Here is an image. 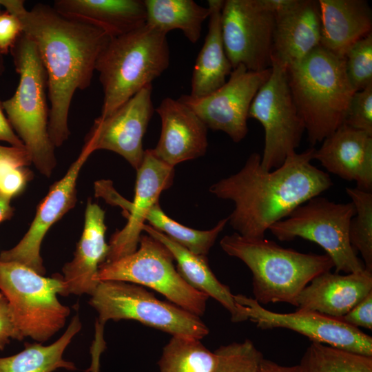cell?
<instances>
[{
  "label": "cell",
  "mask_w": 372,
  "mask_h": 372,
  "mask_svg": "<svg viewBox=\"0 0 372 372\" xmlns=\"http://www.w3.org/2000/svg\"><path fill=\"white\" fill-rule=\"evenodd\" d=\"M274 17L271 63L287 68L320 45L318 1L297 0L292 8Z\"/></svg>",
  "instance_id": "ffe728a7"
},
{
  "label": "cell",
  "mask_w": 372,
  "mask_h": 372,
  "mask_svg": "<svg viewBox=\"0 0 372 372\" xmlns=\"http://www.w3.org/2000/svg\"><path fill=\"white\" fill-rule=\"evenodd\" d=\"M31 175V172L25 167L10 163L1 165L0 192L11 198L23 189Z\"/></svg>",
  "instance_id": "d590c367"
},
{
  "label": "cell",
  "mask_w": 372,
  "mask_h": 372,
  "mask_svg": "<svg viewBox=\"0 0 372 372\" xmlns=\"http://www.w3.org/2000/svg\"><path fill=\"white\" fill-rule=\"evenodd\" d=\"M320 46L340 56L371 33L372 12L365 0H318Z\"/></svg>",
  "instance_id": "cb8c5ba5"
},
{
  "label": "cell",
  "mask_w": 372,
  "mask_h": 372,
  "mask_svg": "<svg viewBox=\"0 0 372 372\" xmlns=\"http://www.w3.org/2000/svg\"><path fill=\"white\" fill-rule=\"evenodd\" d=\"M105 211L89 200L85 211L82 235L73 259L63 267L65 288L63 296H90L99 282L95 278L99 266L105 262L109 245L105 242Z\"/></svg>",
  "instance_id": "7402d4cb"
},
{
  "label": "cell",
  "mask_w": 372,
  "mask_h": 372,
  "mask_svg": "<svg viewBox=\"0 0 372 372\" xmlns=\"http://www.w3.org/2000/svg\"><path fill=\"white\" fill-rule=\"evenodd\" d=\"M322 142L313 159L329 172L355 182L357 188L372 191V134L343 124Z\"/></svg>",
  "instance_id": "d6986e66"
},
{
  "label": "cell",
  "mask_w": 372,
  "mask_h": 372,
  "mask_svg": "<svg viewBox=\"0 0 372 372\" xmlns=\"http://www.w3.org/2000/svg\"><path fill=\"white\" fill-rule=\"evenodd\" d=\"M22 33L21 23L15 15L7 11L0 13V54L10 52Z\"/></svg>",
  "instance_id": "74e56055"
},
{
  "label": "cell",
  "mask_w": 372,
  "mask_h": 372,
  "mask_svg": "<svg viewBox=\"0 0 372 372\" xmlns=\"http://www.w3.org/2000/svg\"><path fill=\"white\" fill-rule=\"evenodd\" d=\"M146 222L191 252L207 256L227 224L228 218L220 220L211 229L198 230L184 226L167 216L158 202L148 211Z\"/></svg>",
  "instance_id": "f546056e"
},
{
  "label": "cell",
  "mask_w": 372,
  "mask_h": 372,
  "mask_svg": "<svg viewBox=\"0 0 372 372\" xmlns=\"http://www.w3.org/2000/svg\"><path fill=\"white\" fill-rule=\"evenodd\" d=\"M61 15L96 27L114 38L146 24L144 0H56Z\"/></svg>",
  "instance_id": "603a6c76"
},
{
  "label": "cell",
  "mask_w": 372,
  "mask_h": 372,
  "mask_svg": "<svg viewBox=\"0 0 372 372\" xmlns=\"http://www.w3.org/2000/svg\"><path fill=\"white\" fill-rule=\"evenodd\" d=\"M167 34L145 24L111 38L98 57L95 70L103 90L100 117L124 104L169 67Z\"/></svg>",
  "instance_id": "8992f818"
},
{
  "label": "cell",
  "mask_w": 372,
  "mask_h": 372,
  "mask_svg": "<svg viewBox=\"0 0 372 372\" xmlns=\"http://www.w3.org/2000/svg\"><path fill=\"white\" fill-rule=\"evenodd\" d=\"M146 24L167 34L180 30L192 43L200 37L203 22L209 18L210 10L193 0H144Z\"/></svg>",
  "instance_id": "83f0119b"
},
{
  "label": "cell",
  "mask_w": 372,
  "mask_h": 372,
  "mask_svg": "<svg viewBox=\"0 0 372 372\" xmlns=\"http://www.w3.org/2000/svg\"><path fill=\"white\" fill-rule=\"evenodd\" d=\"M152 85L141 89L110 115L97 118L85 142L94 150L106 149L123 157L137 170L143 159V139L154 114Z\"/></svg>",
  "instance_id": "9a60e30c"
},
{
  "label": "cell",
  "mask_w": 372,
  "mask_h": 372,
  "mask_svg": "<svg viewBox=\"0 0 372 372\" xmlns=\"http://www.w3.org/2000/svg\"><path fill=\"white\" fill-rule=\"evenodd\" d=\"M161 132L153 154L167 165H176L203 156L207 149V127L178 99L166 97L156 109Z\"/></svg>",
  "instance_id": "ac0fdd59"
},
{
  "label": "cell",
  "mask_w": 372,
  "mask_h": 372,
  "mask_svg": "<svg viewBox=\"0 0 372 372\" xmlns=\"http://www.w3.org/2000/svg\"><path fill=\"white\" fill-rule=\"evenodd\" d=\"M298 365L299 372H372V357L311 342Z\"/></svg>",
  "instance_id": "4dcf8cb0"
},
{
  "label": "cell",
  "mask_w": 372,
  "mask_h": 372,
  "mask_svg": "<svg viewBox=\"0 0 372 372\" xmlns=\"http://www.w3.org/2000/svg\"><path fill=\"white\" fill-rule=\"evenodd\" d=\"M208 31L196 58L191 81L190 96L203 97L220 87L232 71L222 37L221 10L223 0H209Z\"/></svg>",
  "instance_id": "484cf974"
},
{
  "label": "cell",
  "mask_w": 372,
  "mask_h": 372,
  "mask_svg": "<svg viewBox=\"0 0 372 372\" xmlns=\"http://www.w3.org/2000/svg\"><path fill=\"white\" fill-rule=\"evenodd\" d=\"M271 72V68L253 72L239 65L232 70L225 83L214 92L199 98L185 94L178 99L191 109L207 129L222 131L238 143L248 132L251 102Z\"/></svg>",
  "instance_id": "4fadbf2b"
},
{
  "label": "cell",
  "mask_w": 372,
  "mask_h": 372,
  "mask_svg": "<svg viewBox=\"0 0 372 372\" xmlns=\"http://www.w3.org/2000/svg\"><path fill=\"white\" fill-rule=\"evenodd\" d=\"M143 231L154 237L171 251L181 277L193 288L218 301L231 315L234 322L248 320L234 300L229 287L220 282L210 269L207 256L194 254L148 224Z\"/></svg>",
  "instance_id": "d4e9b609"
},
{
  "label": "cell",
  "mask_w": 372,
  "mask_h": 372,
  "mask_svg": "<svg viewBox=\"0 0 372 372\" xmlns=\"http://www.w3.org/2000/svg\"><path fill=\"white\" fill-rule=\"evenodd\" d=\"M81 327L79 316L76 313L64 333L52 344L45 346L40 342L25 343L23 351L0 358V372H53L58 369L76 370L75 364L65 360L63 355Z\"/></svg>",
  "instance_id": "4316f807"
},
{
  "label": "cell",
  "mask_w": 372,
  "mask_h": 372,
  "mask_svg": "<svg viewBox=\"0 0 372 372\" xmlns=\"http://www.w3.org/2000/svg\"><path fill=\"white\" fill-rule=\"evenodd\" d=\"M19 82L15 93L1 102L8 120L39 172L50 177L56 166L54 146L48 132V77L37 49L22 33L10 52Z\"/></svg>",
  "instance_id": "52a82bcc"
},
{
  "label": "cell",
  "mask_w": 372,
  "mask_h": 372,
  "mask_svg": "<svg viewBox=\"0 0 372 372\" xmlns=\"http://www.w3.org/2000/svg\"><path fill=\"white\" fill-rule=\"evenodd\" d=\"M269 79L254 96L249 118L261 123L265 144L261 166L267 171L276 169L296 152L305 131L288 84L286 68L271 63Z\"/></svg>",
  "instance_id": "8fae6325"
},
{
  "label": "cell",
  "mask_w": 372,
  "mask_h": 372,
  "mask_svg": "<svg viewBox=\"0 0 372 372\" xmlns=\"http://www.w3.org/2000/svg\"><path fill=\"white\" fill-rule=\"evenodd\" d=\"M136 172L134 200L126 202L125 205L127 222L112 236L104 262L116 260L137 249L148 211L158 202L161 194L171 187L174 177V167L156 158L151 149L145 150Z\"/></svg>",
  "instance_id": "e0dca14e"
},
{
  "label": "cell",
  "mask_w": 372,
  "mask_h": 372,
  "mask_svg": "<svg viewBox=\"0 0 372 372\" xmlns=\"http://www.w3.org/2000/svg\"><path fill=\"white\" fill-rule=\"evenodd\" d=\"M93 152L90 145L85 143L66 174L52 185L38 205L28 231L14 247L1 251V260L21 263L41 275L45 274V269L40 254L42 241L49 229L74 207L79 172Z\"/></svg>",
  "instance_id": "2e32d148"
},
{
  "label": "cell",
  "mask_w": 372,
  "mask_h": 372,
  "mask_svg": "<svg viewBox=\"0 0 372 372\" xmlns=\"http://www.w3.org/2000/svg\"><path fill=\"white\" fill-rule=\"evenodd\" d=\"M314 150L295 152L270 171L262 167L261 156L254 152L240 171L209 187L217 198L234 202L227 218L236 233L263 238L271 225L333 185L329 175L311 163Z\"/></svg>",
  "instance_id": "7a4b0ae2"
},
{
  "label": "cell",
  "mask_w": 372,
  "mask_h": 372,
  "mask_svg": "<svg viewBox=\"0 0 372 372\" xmlns=\"http://www.w3.org/2000/svg\"><path fill=\"white\" fill-rule=\"evenodd\" d=\"M0 141L8 143L12 147H25L22 141L13 131L8 118L6 117L0 101Z\"/></svg>",
  "instance_id": "60d3db41"
},
{
  "label": "cell",
  "mask_w": 372,
  "mask_h": 372,
  "mask_svg": "<svg viewBox=\"0 0 372 372\" xmlns=\"http://www.w3.org/2000/svg\"><path fill=\"white\" fill-rule=\"evenodd\" d=\"M65 288L60 274L45 277L21 263L0 260V291L23 338L42 343L64 327L70 309L58 295L63 296Z\"/></svg>",
  "instance_id": "ba28073f"
},
{
  "label": "cell",
  "mask_w": 372,
  "mask_h": 372,
  "mask_svg": "<svg viewBox=\"0 0 372 372\" xmlns=\"http://www.w3.org/2000/svg\"><path fill=\"white\" fill-rule=\"evenodd\" d=\"M286 72L308 140L315 145L344 124L355 92L346 74L344 56L319 45Z\"/></svg>",
  "instance_id": "277c9868"
},
{
  "label": "cell",
  "mask_w": 372,
  "mask_h": 372,
  "mask_svg": "<svg viewBox=\"0 0 372 372\" xmlns=\"http://www.w3.org/2000/svg\"><path fill=\"white\" fill-rule=\"evenodd\" d=\"M344 59L347 78L355 92L372 85V32L353 43Z\"/></svg>",
  "instance_id": "836d02e7"
},
{
  "label": "cell",
  "mask_w": 372,
  "mask_h": 372,
  "mask_svg": "<svg viewBox=\"0 0 372 372\" xmlns=\"http://www.w3.org/2000/svg\"><path fill=\"white\" fill-rule=\"evenodd\" d=\"M220 245L250 269L253 298L261 305L285 302L296 307L302 290L315 277L334 267L326 254L301 253L265 238H249L235 232L225 236Z\"/></svg>",
  "instance_id": "3957f363"
},
{
  "label": "cell",
  "mask_w": 372,
  "mask_h": 372,
  "mask_svg": "<svg viewBox=\"0 0 372 372\" xmlns=\"http://www.w3.org/2000/svg\"><path fill=\"white\" fill-rule=\"evenodd\" d=\"M248 320L261 329L284 328L316 342L353 353L372 357V338L338 318L313 311L281 313L266 309L253 298L234 295Z\"/></svg>",
  "instance_id": "5bb4252c"
},
{
  "label": "cell",
  "mask_w": 372,
  "mask_h": 372,
  "mask_svg": "<svg viewBox=\"0 0 372 372\" xmlns=\"http://www.w3.org/2000/svg\"><path fill=\"white\" fill-rule=\"evenodd\" d=\"M10 199L0 192V223L12 216L13 209L10 205Z\"/></svg>",
  "instance_id": "ee69618b"
},
{
  "label": "cell",
  "mask_w": 372,
  "mask_h": 372,
  "mask_svg": "<svg viewBox=\"0 0 372 372\" xmlns=\"http://www.w3.org/2000/svg\"><path fill=\"white\" fill-rule=\"evenodd\" d=\"M274 15L258 0H226L221 10L224 48L232 69L260 72L271 67Z\"/></svg>",
  "instance_id": "7c38bea8"
},
{
  "label": "cell",
  "mask_w": 372,
  "mask_h": 372,
  "mask_svg": "<svg viewBox=\"0 0 372 372\" xmlns=\"http://www.w3.org/2000/svg\"><path fill=\"white\" fill-rule=\"evenodd\" d=\"M355 214L352 202L335 203L320 195L308 200L268 230L280 241L299 237L317 243L332 260L336 273L365 269L349 238V228Z\"/></svg>",
  "instance_id": "30bf717a"
},
{
  "label": "cell",
  "mask_w": 372,
  "mask_h": 372,
  "mask_svg": "<svg viewBox=\"0 0 372 372\" xmlns=\"http://www.w3.org/2000/svg\"><path fill=\"white\" fill-rule=\"evenodd\" d=\"M191 336L172 335L158 362L160 372H214V352Z\"/></svg>",
  "instance_id": "f1b7e54d"
},
{
  "label": "cell",
  "mask_w": 372,
  "mask_h": 372,
  "mask_svg": "<svg viewBox=\"0 0 372 372\" xmlns=\"http://www.w3.org/2000/svg\"><path fill=\"white\" fill-rule=\"evenodd\" d=\"M12 339L21 341L24 338L17 325L8 300L0 291V350Z\"/></svg>",
  "instance_id": "8d00e7d4"
},
{
  "label": "cell",
  "mask_w": 372,
  "mask_h": 372,
  "mask_svg": "<svg viewBox=\"0 0 372 372\" xmlns=\"http://www.w3.org/2000/svg\"><path fill=\"white\" fill-rule=\"evenodd\" d=\"M344 124L372 134V85L353 94Z\"/></svg>",
  "instance_id": "e575fe53"
},
{
  "label": "cell",
  "mask_w": 372,
  "mask_h": 372,
  "mask_svg": "<svg viewBox=\"0 0 372 372\" xmlns=\"http://www.w3.org/2000/svg\"><path fill=\"white\" fill-rule=\"evenodd\" d=\"M259 372H299L298 365L286 366L264 358Z\"/></svg>",
  "instance_id": "7bdbcfd3"
},
{
  "label": "cell",
  "mask_w": 372,
  "mask_h": 372,
  "mask_svg": "<svg viewBox=\"0 0 372 372\" xmlns=\"http://www.w3.org/2000/svg\"><path fill=\"white\" fill-rule=\"evenodd\" d=\"M214 353L216 364L214 372H259L264 359L249 339L220 346Z\"/></svg>",
  "instance_id": "d6a6232c"
},
{
  "label": "cell",
  "mask_w": 372,
  "mask_h": 372,
  "mask_svg": "<svg viewBox=\"0 0 372 372\" xmlns=\"http://www.w3.org/2000/svg\"><path fill=\"white\" fill-rule=\"evenodd\" d=\"M5 70L4 62L2 54H0V76L3 73Z\"/></svg>",
  "instance_id": "f6af8a7d"
},
{
  "label": "cell",
  "mask_w": 372,
  "mask_h": 372,
  "mask_svg": "<svg viewBox=\"0 0 372 372\" xmlns=\"http://www.w3.org/2000/svg\"><path fill=\"white\" fill-rule=\"evenodd\" d=\"M345 190L355 209L349 224V242L360 253L365 269L372 273V192L357 187Z\"/></svg>",
  "instance_id": "1f68e13d"
},
{
  "label": "cell",
  "mask_w": 372,
  "mask_h": 372,
  "mask_svg": "<svg viewBox=\"0 0 372 372\" xmlns=\"http://www.w3.org/2000/svg\"><path fill=\"white\" fill-rule=\"evenodd\" d=\"M3 163L25 167L31 164L32 161L25 147H6L0 145V165Z\"/></svg>",
  "instance_id": "ab89813d"
},
{
  "label": "cell",
  "mask_w": 372,
  "mask_h": 372,
  "mask_svg": "<svg viewBox=\"0 0 372 372\" xmlns=\"http://www.w3.org/2000/svg\"><path fill=\"white\" fill-rule=\"evenodd\" d=\"M372 292V273L341 275L324 272L315 277L296 300L297 310L313 311L340 318Z\"/></svg>",
  "instance_id": "44dd1931"
},
{
  "label": "cell",
  "mask_w": 372,
  "mask_h": 372,
  "mask_svg": "<svg viewBox=\"0 0 372 372\" xmlns=\"http://www.w3.org/2000/svg\"><path fill=\"white\" fill-rule=\"evenodd\" d=\"M258 1L264 10L276 16L292 8L297 0H258Z\"/></svg>",
  "instance_id": "b9f144b4"
},
{
  "label": "cell",
  "mask_w": 372,
  "mask_h": 372,
  "mask_svg": "<svg viewBox=\"0 0 372 372\" xmlns=\"http://www.w3.org/2000/svg\"><path fill=\"white\" fill-rule=\"evenodd\" d=\"M89 304L98 313L95 337L90 348L92 361L87 372H99L100 357L105 349L103 338L107 321L132 320L172 335L201 340L209 329L200 317L178 306L158 299L144 287L123 281L99 282Z\"/></svg>",
  "instance_id": "5b68a950"
},
{
  "label": "cell",
  "mask_w": 372,
  "mask_h": 372,
  "mask_svg": "<svg viewBox=\"0 0 372 372\" xmlns=\"http://www.w3.org/2000/svg\"><path fill=\"white\" fill-rule=\"evenodd\" d=\"M0 5L19 19L23 33L37 49L48 77L49 136L54 146L60 147L70 134L68 121L73 96L90 85L98 57L111 38L49 5L37 3L30 10L22 0H0Z\"/></svg>",
  "instance_id": "6da1fadb"
},
{
  "label": "cell",
  "mask_w": 372,
  "mask_h": 372,
  "mask_svg": "<svg viewBox=\"0 0 372 372\" xmlns=\"http://www.w3.org/2000/svg\"><path fill=\"white\" fill-rule=\"evenodd\" d=\"M354 327L372 329V292L348 313L338 318Z\"/></svg>",
  "instance_id": "f35d334b"
},
{
  "label": "cell",
  "mask_w": 372,
  "mask_h": 372,
  "mask_svg": "<svg viewBox=\"0 0 372 372\" xmlns=\"http://www.w3.org/2000/svg\"><path fill=\"white\" fill-rule=\"evenodd\" d=\"M168 248L154 237L141 235L137 249L116 260L103 262L96 281H123L149 287L169 302L199 317L209 297L191 287L179 274Z\"/></svg>",
  "instance_id": "9c48e42d"
}]
</instances>
